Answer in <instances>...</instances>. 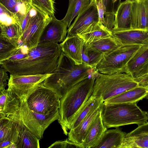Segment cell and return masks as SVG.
<instances>
[{"mask_svg": "<svg viewBox=\"0 0 148 148\" xmlns=\"http://www.w3.org/2000/svg\"><path fill=\"white\" fill-rule=\"evenodd\" d=\"M84 45L87 49L94 50L104 53L114 51L121 46L117 40L112 36L102 38L89 43L84 42Z\"/></svg>", "mask_w": 148, "mask_h": 148, "instance_id": "cell-26", "label": "cell"}, {"mask_svg": "<svg viewBox=\"0 0 148 148\" xmlns=\"http://www.w3.org/2000/svg\"><path fill=\"white\" fill-rule=\"evenodd\" d=\"M136 0H125L126 1L131 2H132Z\"/></svg>", "mask_w": 148, "mask_h": 148, "instance_id": "cell-43", "label": "cell"}, {"mask_svg": "<svg viewBox=\"0 0 148 148\" xmlns=\"http://www.w3.org/2000/svg\"><path fill=\"white\" fill-rule=\"evenodd\" d=\"M104 54V53L98 51L87 49L83 44L82 52V63L95 69L97 65L102 59Z\"/></svg>", "mask_w": 148, "mask_h": 148, "instance_id": "cell-33", "label": "cell"}, {"mask_svg": "<svg viewBox=\"0 0 148 148\" xmlns=\"http://www.w3.org/2000/svg\"><path fill=\"white\" fill-rule=\"evenodd\" d=\"M145 98L148 99V93Z\"/></svg>", "mask_w": 148, "mask_h": 148, "instance_id": "cell-44", "label": "cell"}, {"mask_svg": "<svg viewBox=\"0 0 148 148\" xmlns=\"http://www.w3.org/2000/svg\"><path fill=\"white\" fill-rule=\"evenodd\" d=\"M130 28L148 30V0L132 2Z\"/></svg>", "mask_w": 148, "mask_h": 148, "instance_id": "cell-18", "label": "cell"}, {"mask_svg": "<svg viewBox=\"0 0 148 148\" xmlns=\"http://www.w3.org/2000/svg\"><path fill=\"white\" fill-rule=\"evenodd\" d=\"M83 40L77 35L66 37L60 44L62 52L76 65L82 64V52Z\"/></svg>", "mask_w": 148, "mask_h": 148, "instance_id": "cell-20", "label": "cell"}, {"mask_svg": "<svg viewBox=\"0 0 148 148\" xmlns=\"http://www.w3.org/2000/svg\"><path fill=\"white\" fill-rule=\"evenodd\" d=\"M101 110L99 112L87 133L83 148H94L107 130L103 123Z\"/></svg>", "mask_w": 148, "mask_h": 148, "instance_id": "cell-22", "label": "cell"}, {"mask_svg": "<svg viewBox=\"0 0 148 148\" xmlns=\"http://www.w3.org/2000/svg\"><path fill=\"white\" fill-rule=\"evenodd\" d=\"M19 1L23 2L25 3L29 4L31 5V0H18Z\"/></svg>", "mask_w": 148, "mask_h": 148, "instance_id": "cell-41", "label": "cell"}, {"mask_svg": "<svg viewBox=\"0 0 148 148\" xmlns=\"http://www.w3.org/2000/svg\"><path fill=\"white\" fill-rule=\"evenodd\" d=\"M31 5L51 17L55 13V0H31Z\"/></svg>", "mask_w": 148, "mask_h": 148, "instance_id": "cell-35", "label": "cell"}, {"mask_svg": "<svg viewBox=\"0 0 148 148\" xmlns=\"http://www.w3.org/2000/svg\"><path fill=\"white\" fill-rule=\"evenodd\" d=\"M0 3L16 15L21 22L32 6L31 5L18 0H0Z\"/></svg>", "mask_w": 148, "mask_h": 148, "instance_id": "cell-31", "label": "cell"}, {"mask_svg": "<svg viewBox=\"0 0 148 148\" xmlns=\"http://www.w3.org/2000/svg\"><path fill=\"white\" fill-rule=\"evenodd\" d=\"M21 122L5 116H0V148H16Z\"/></svg>", "mask_w": 148, "mask_h": 148, "instance_id": "cell-11", "label": "cell"}, {"mask_svg": "<svg viewBox=\"0 0 148 148\" xmlns=\"http://www.w3.org/2000/svg\"><path fill=\"white\" fill-rule=\"evenodd\" d=\"M97 73L72 87L60 99L58 121L66 136L74 118L92 95Z\"/></svg>", "mask_w": 148, "mask_h": 148, "instance_id": "cell-3", "label": "cell"}, {"mask_svg": "<svg viewBox=\"0 0 148 148\" xmlns=\"http://www.w3.org/2000/svg\"><path fill=\"white\" fill-rule=\"evenodd\" d=\"M91 1H94L95 3H97L98 2L102 1V0H90Z\"/></svg>", "mask_w": 148, "mask_h": 148, "instance_id": "cell-42", "label": "cell"}, {"mask_svg": "<svg viewBox=\"0 0 148 148\" xmlns=\"http://www.w3.org/2000/svg\"><path fill=\"white\" fill-rule=\"evenodd\" d=\"M24 99L31 110L39 114L52 113L60 108L59 97L52 90L44 86L42 83L34 88Z\"/></svg>", "mask_w": 148, "mask_h": 148, "instance_id": "cell-8", "label": "cell"}, {"mask_svg": "<svg viewBox=\"0 0 148 148\" xmlns=\"http://www.w3.org/2000/svg\"><path fill=\"white\" fill-rule=\"evenodd\" d=\"M148 93V87L138 86L103 102L105 104L136 103L145 98Z\"/></svg>", "mask_w": 148, "mask_h": 148, "instance_id": "cell-21", "label": "cell"}, {"mask_svg": "<svg viewBox=\"0 0 148 148\" xmlns=\"http://www.w3.org/2000/svg\"><path fill=\"white\" fill-rule=\"evenodd\" d=\"M110 31L112 36L121 46L132 45L148 46V30L131 29Z\"/></svg>", "mask_w": 148, "mask_h": 148, "instance_id": "cell-15", "label": "cell"}, {"mask_svg": "<svg viewBox=\"0 0 148 148\" xmlns=\"http://www.w3.org/2000/svg\"><path fill=\"white\" fill-rule=\"evenodd\" d=\"M0 37L16 46H18L22 34L21 27L16 24L8 25H0Z\"/></svg>", "mask_w": 148, "mask_h": 148, "instance_id": "cell-30", "label": "cell"}, {"mask_svg": "<svg viewBox=\"0 0 148 148\" xmlns=\"http://www.w3.org/2000/svg\"><path fill=\"white\" fill-rule=\"evenodd\" d=\"M6 71L0 66V91L5 89L8 85L7 80L9 79Z\"/></svg>", "mask_w": 148, "mask_h": 148, "instance_id": "cell-38", "label": "cell"}, {"mask_svg": "<svg viewBox=\"0 0 148 148\" xmlns=\"http://www.w3.org/2000/svg\"><path fill=\"white\" fill-rule=\"evenodd\" d=\"M20 122L21 125L19 132L18 141L16 145V148H40V139L23 125L20 121Z\"/></svg>", "mask_w": 148, "mask_h": 148, "instance_id": "cell-27", "label": "cell"}, {"mask_svg": "<svg viewBox=\"0 0 148 148\" xmlns=\"http://www.w3.org/2000/svg\"><path fill=\"white\" fill-rule=\"evenodd\" d=\"M20 107V99L12 91L8 88L0 91V116L18 115Z\"/></svg>", "mask_w": 148, "mask_h": 148, "instance_id": "cell-19", "label": "cell"}, {"mask_svg": "<svg viewBox=\"0 0 148 148\" xmlns=\"http://www.w3.org/2000/svg\"><path fill=\"white\" fill-rule=\"evenodd\" d=\"M141 46L136 45L121 46L114 51L104 53L96 67V71L107 75L123 73L127 64Z\"/></svg>", "mask_w": 148, "mask_h": 148, "instance_id": "cell-6", "label": "cell"}, {"mask_svg": "<svg viewBox=\"0 0 148 148\" xmlns=\"http://www.w3.org/2000/svg\"><path fill=\"white\" fill-rule=\"evenodd\" d=\"M148 148V122L125 132L121 148Z\"/></svg>", "mask_w": 148, "mask_h": 148, "instance_id": "cell-17", "label": "cell"}, {"mask_svg": "<svg viewBox=\"0 0 148 148\" xmlns=\"http://www.w3.org/2000/svg\"><path fill=\"white\" fill-rule=\"evenodd\" d=\"M0 25L17 24L21 27V22L18 17L0 3Z\"/></svg>", "mask_w": 148, "mask_h": 148, "instance_id": "cell-36", "label": "cell"}, {"mask_svg": "<svg viewBox=\"0 0 148 148\" xmlns=\"http://www.w3.org/2000/svg\"><path fill=\"white\" fill-rule=\"evenodd\" d=\"M30 11L31 16L20 40L21 46L26 47L27 49L38 46L44 30L51 18L32 6Z\"/></svg>", "mask_w": 148, "mask_h": 148, "instance_id": "cell-9", "label": "cell"}, {"mask_svg": "<svg viewBox=\"0 0 148 148\" xmlns=\"http://www.w3.org/2000/svg\"><path fill=\"white\" fill-rule=\"evenodd\" d=\"M102 2L105 16V27L110 30L114 27L115 14L121 0H102Z\"/></svg>", "mask_w": 148, "mask_h": 148, "instance_id": "cell-32", "label": "cell"}, {"mask_svg": "<svg viewBox=\"0 0 148 148\" xmlns=\"http://www.w3.org/2000/svg\"><path fill=\"white\" fill-rule=\"evenodd\" d=\"M125 133L118 127L107 130L94 148H121Z\"/></svg>", "mask_w": 148, "mask_h": 148, "instance_id": "cell-25", "label": "cell"}, {"mask_svg": "<svg viewBox=\"0 0 148 148\" xmlns=\"http://www.w3.org/2000/svg\"><path fill=\"white\" fill-rule=\"evenodd\" d=\"M103 101L101 97L96 98L91 95L74 118L69 130L75 128L96 105Z\"/></svg>", "mask_w": 148, "mask_h": 148, "instance_id": "cell-28", "label": "cell"}, {"mask_svg": "<svg viewBox=\"0 0 148 148\" xmlns=\"http://www.w3.org/2000/svg\"><path fill=\"white\" fill-rule=\"evenodd\" d=\"M132 5V2L125 1L121 3L115 14L114 26L112 30L119 31L131 29Z\"/></svg>", "mask_w": 148, "mask_h": 148, "instance_id": "cell-23", "label": "cell"}, {"mask_svg": "<svg viewBox=\"0 0 148 148\" xmlns=\"http://www.w3.org/2000/svg\"><path fill=\"white\" fill-rule=\"evenodd\" d=\"M139 86L135 79L124 73L107 75L97 72L92 95L104 101Z\"/></svg>", "mask_w": 148, "mask_h": 148, "instance_id": "cell-5", "label": "cell"}, {"mask_svg": "<svg viewBox=\"0 0 148 148\" xmlns=\"http://www.w3.org/2000/svg\"><path fill=\"white\" fill-rule=\"evenodd\" d=\"M52 73L36 75L10 74L8 88L15 93L20 100L24 99L34 88L43 83Z\"/></svg>", "mask_w": 148, "mask_h": 148, "instance_id": "cell-10", "label": "cell"}, {"mask_svg": "<svg viewBox=\"0 0 148 148\" xmlns=\"http://www.w3.org/2000/svg\"><path fill=\"white\" fill-rule=\"evenodd\" d=\"M101 114L103 124L107 129L133 124L139 125L148 122L147 112L142 110L136 103H103Z\"/></svg>", "mask_w": 148, "mask_h": 148, "instance_id": "cell-4", "label": "cell"}, {"mask_svg": "<svg viewBox=\"0 0 148 148\" xmlns=\"http://www.w3.org/2000/svg\"><path fill=\"white\" fill-rule=\"evenodd\" d=\"M22 46H16L0 37V62L6 60L18 53Z\"/></svg>", "mask_w": 148, "mask_h": 148, "instance_id": "cell-34", "label": "cell"}, {"mask_svg": "<svg viewBox=\"0 0 148 148\" xmlns=\"http://www.w3.org/2000/svg\"><path fill=\"white\" fill-rule=\"evenodd\" d=\"M30 8L23 18L21 24V27L22 30V34L25 29L31 16L30 11Z\"/></svg>", "mask_w": 148, "mask_h": 148, "instance_id": "cell-40", "label": "cell"}, {"mask_svg": "<svg viewBox=\"0 0 148 148\" xmlns=\"http://www.w3.org/2000/svg\"><path fill=\"white\" fill-rule=\"evenodd\" d=\"M99 22L96 3L91 1L89 5L77 16L67 30L66 37L76 36L92 23Z\"/></svg>", "mask_w": 148, "mask_h": 148, "instance_id": "cell-12", "label": "cell"}, {"mask_svg": "<svg viewBox=\"0 0 148 148\" xmlns=\"http://www.w3.org/2000/svg\"><path fill=\"white\" fill-rule=\"evenodd\" d=\"M62 51L60 44H39L28 49L23 58L6 60L0 66L14 75H44L52 73L56 68Z\"/></svg>", "mask_w": 148, "mask_h": 148, "instance_id": "cell-1", "label": "cell"}, {"mask_svg": "<svg viewBox=\"0 0 148 148\" xmlns=\"http://www.w3.org/2000/svg\"><path fill=\"white\" fill-rule=\"evenodd\" d=\"M103 102L96 105L75 128L69 131L67 135L69 141L83 148L87 133L99 112L101 109Z\"/></svg>", "mask_w": 148, "mask_h": 148, "instance_id": "cell-16", "label": "cell"}, {"mask_svg": "<svg viewBox=\"0 0 148 148\" xmlns=\"http://www.w3.org/2000/svg\"><path fill=\"white\" fill-rule=\"evenodd\" d=\"M20 100V111L16 116L27 129L38 138L42 139L47 128L54 121L59 119V110L50 114H39L31 110L25 99Z\"/></svg>", "mask_w": 148, "mask_h": 148, "instance_id": "cell-7", "label": "cell"}, {"mask_svg": "<svg viewBox=\"0 0 148 148\" xmlns=\"http://www.w3.org/2000/svg\"><path fill=\"white\" fill-rule=\"evenodd\" d=\"M90 3V0H69L68 10L62 19L67 23L68 28L74 18L86 9Z\"/></svg>", "mask_w": 148, "mask_h": 148, "instance_id": "cell-29", "label": "cell"}, {"mask_svg": "<svg viewBox=\"0 0 148 148\" xmlns=\"http://www.w3.org/2000/svg\"><path fill=\"white\" fill-rule=\"evenodd\" d=\"M97 72L95 69L83 63L76 65L62 52L56 68L42 84L60 99L69 89Z\"/></svg>", "mask_w": 148, "mask_h": 148, "instance_id": "cell-2", "label": "cell"}, {"mask_svg": "<svg viewBox=\"0 0 148 148\" xmlns=\"http://www.w3.org/2000/svg\"><path fill=\"white\" fill-rule=\"evenodd\" d=\"M82 148L79 145L69 141L68 139L64 140L56 141L51 145L48 148Z\"/></svg>", "mask_w": 148, "mask_h": 148, "instance_id": "cell-37", "label": "cell"}, {"mask_svg": "<svg viewBox=\"0 0 148 148\" xmlns=\"http://www.w3.org/2000/svg\"><path fill=\"white\" fill-rule=\"evenodd\" d=\"M96 4L99 16V22L105 26V19L104 17V11L102 1L97 2Z\"/></svg>", "mask_w": 148, "mask_h": 148, "instance_id": "cell-39", "label": "cell"}, {"mask_svg": "<svg viewBox=\"0 0 148 148\" xmlns=\"http://www.w3.org/2000/svg\"><path fill=\"white\" fill-rule=\"evenodd\" d=\"M123 73L134 78L148 75V46H142L129 60Z\"/></svg>", "mask_w": 148, "mask_h": 148, "instance_id": "cell-13", "label": "cell"}, {"mask_svg": "<svg viewBox=\"0 0 148 148\" xmlns=\"http://www.w3.org/2000/svg\"><path fill=\"white\" fill-rule=\"evenodd\" d=\"M147 116H148V113H147Z\"/></svg>", "mask_w": 148, "mask_h": 148, "instance_id": "cell-45", "label": "cell"}, {"mask_svg": "<svg viewBox=\"0 0 148 148\" xmlns=\"http://www.w3.org/2000/svg\"><path fill=\"white\" fill-rule=\"evenodd\" d=\"M67 23L62 20L57 19L54 15L45 26L39 44H58L65 39L67 34Z\"/></svg>", "mask_w": 148, "mask_h": 148, "instance_id": "cell-14", "label": "cell"}, {"mask_svg": "<svg viewBox=\"0 0 148 148\" xmlns=\"http://www.w3.org/2000/svg\"><path fill=\"white\" fill-rule=\"evenodd\" d=\"M77 35L85 43H89L112 36L111 31L99 22L91 24Z\"/></svg>", "mask_w": 148, "mask_h": 148, "instance_id": "cell-24", "label": "cell"}]
</instances>
